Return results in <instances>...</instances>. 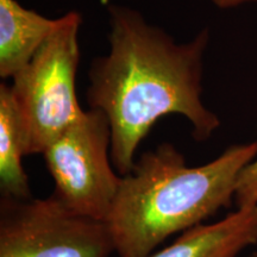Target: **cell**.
Masks as SVG:
<instances>
[{
    "label": "cell",
    "mask_w": 257,
    "mask_h": 257,
    "mask_svg": "<svg viewBox=\"0 0 257 257\" xmlns=\"http://www.w3.org/2000/svg\"><path fill=\"white\" fill-rule=\"evenodd\" d=\"M108 16L110 50L93 61L86 98L107 117L112 163L123 176L133 170L138 147L161 117L184 115L200 142L220 120L201 101L208 29L178 43L134 9L110 6Z\"/></svg>",
    "instance_id": "1"
},
{
    "label": "cell",
    "mask_w": 257,
    "mask_h": 257,
    "mask_svg": "<svg viewBox=\"0 0 257 257\" xmlns=\"http://www.w3.org/2000/svg\"><path fill=\"white\" fill-rule=\"evenodd\" d=\"M256 157L257 140L227 148L198 167H189L169 143L144 153L121 176L106 220L115 252L119 257H147L166 238L229 206L240 174Z\"/></svg>",
    "instance_id": "2"
},
{
    "label": "cell",
    "mask_w": 257,
    "mask_h": 257,
    "mask_svg": "<svg viewBox=\"0 0 257 257\" xmlns=\"http://www.w3.org/2000/svg\"><path fill=\"white\" fill-rule=\"evenodd\" d=\"M81 23L75 11L60 17L53 34L12 78V94L27 130L29 155H42L85 112L75 89Z\"/></svg>",
    "instance_id": "3"
},
{
    "label": "cell",
    "mask_w": 257,
    "mask_h": 257,
    "mask_svg": "<svg viewBox=\"0 0 257 257\" xmlns=\"http://www.w3.org/2000/svg\"><path fill=\"white\" fill-rule=\"evenodd\" d=\"M54 195L74 213L107 220L121 175L112 168L111 127L100 110L85 111L42 154Z\"/></svg>",
    "instance_id": "4"
},
{
    "label": "cell",
    "mask_w": 257,
    "mask_h": 257,
    "mask_svg": "<svg viewBox=\"0 0 257 257\" xmlns=\"http://www.w3.org/2000/svg\"><path fill=\"white\" fill-rule=\"evenodd\" d=\"M105 221L74 213L55 195L0 202V257H110Z\"/></svg>",
    "instance_id": "5"
},
{
    "label": "cell",
    "mask_w": 257,
    "mask_h": 257,
    "mask_svg": "<svg viewBox=\"0 0 257 257\" xmlns=\"http://www.w3.org/2000/svg\"><path fill=\"white\" fill-rule=\"evenodd\" d=\"M257 243V206L237 207L224 219L192 227L147 257H236Z\"/></svg>",
    "instance_id": "6"
},
{
    "label": "cell",
    "mask_w": 257,
    "mask_h": 257,
    "mask_svg": "<svg viewBox=\"0 0 257 257\" xmlns=\"http://www.w3.org/2000/svg\"><path fill=\"white\" fill-rule=\"evenodd\" d=\"M59 18L25 9L17 0H0V76L14 78L53 34Z\"/></svg>",
    "instance_id": "7"
},
{
    "label": "cell",
    "mask_w": 257,
    "mask_h": 257,
    "mask_svg": "<svg viewBox=\"0 0 257 257\" xmlns=\"http://www.w3.org/2000/svg\"><path fill=\"white\" fill-rule=\"evenodd\" d=\"M28 135L16 105L11 86L0 85V189L3 197L31 198L29 178L23 167Z\"/></svg>",
    "instance_id": "8"
},
{
    "label": "cell",
    "mask_w": 257,
    "mask_h": 257,
    "mask_svg": "<svg viewBox=\"0 0 257 257\" xmlns=\"http://www.w3.org/2000/svg\"><path fill=\"white\" fill-rule=\"evenodd\" d=\"M234 202L237 207L257 206V157L240 174Z\"/></svg>",
    "instance_id": "9"
},
{
    "label": "cell",
    "mask_w": 257,
    "mask_h": 257,
    "mask_svg": "<svg viewBox=\"0 0 257 257\" xmlns=\"http://www.w3.org/2000/svg\"><path fill=\"white\" fill-rule=\"evenodd\" d=\"M217 8L227 10V9H234L238 6L250 4V3H257V0H211Z\"/></svg>",
    "instance_id": "10"
}]
</instances>
